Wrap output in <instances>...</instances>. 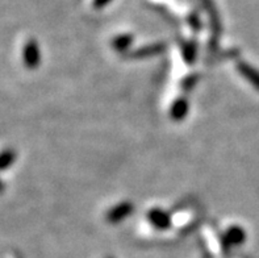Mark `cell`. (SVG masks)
<instances>
[{
	"mask_svg": "<svg viewBox=\"0 0 259 258\" xmlns=\"http://www.w3.org/2000/svg\"><path fill=\"white\" fill-rule=\"evenodd\" d=\"M187 101L186 100H181L178 101V103H175L174 107H172V116H174L175 119H182L184 116V115L187 114Z\"/></svg>",
	"mask_w": 259,
	"mask_h": 258,
	"instance_id": "5b68a950",
	"label": "cell"
},
{
	"mask_svg": "<svg viewBox=\"0 0 259 258\" xmlns=\"http://www.w3.org/2000/svg\"><path fill=\"white\" fill-rule=\"evenodd\" d=\"M23 59L26 67H29V69H36L37 66L39 65L41 54H39L38 44L34 40H29L24 46Z\"/></svg>",
	"mask_w": 259,
	"mask_h": 258,
	"instance_id": "6da1fadb",
	"label": "cell"
},
{
	"mask_svg": "<svg viewBox=\"0 0 259 258\" xmlns=\"http://www.w3.org/2000/svg\"><path fill=\"white\" fill-rule=\"evenodd\" d=\"M4 191V183L2 182V179H0V194L3 193Z\"/></svg>",
	"mask_w": 259,
	"mask_h": 258,
	"instance_id": "52a82bcc",
	"label": "cell"
},
{
	"mask_svg": "<svg viewBox=\"0 0 259 258\" xmlns=\"http://www.w3.org/2000/svg\"><path fill=\"white\" fill-rule=\"evenodd\" d=\"M133 211V206H131L129 203H122V204H118L117 207L109 211L108 213V219L109 222H120V220L125 219L129 213Z\"/></svg>",
	"mask_w": 259,
	"mask_h": 258,
	"instance_id": "7a4b0ae2",
	"label": "cell"
},
{
	"mask_svg": "<svg viewBox=\"0 0 259 258\" xmlns=\"http://www.w3.org/2000/svg\"><path fill=\"white\" fill-rule=\"evenodd\" d=\"M149 220L151 222V224H154L158 228H166V227L170 224V219L168 216L164 212L159 211V209H153L149 213Z\"/></svg>",
	"mask_w": 259,
	"mask_h": 258,
	"instance_id": "3957f363",
	"label": "cell"
},
{
	"mask_svg": "<svg viewBox=\"0 0 259 258\" xmlns=\"http://www.w3.org/2000/svg\"><path fill=\"white\" fill-rule=\"evenodd\" d=\"M17 158V153L13 149H6L0 153V171L7 170Z\"/></svg>",
	"mask_w": 259,
	"mask_h": 258,
	"instance_id": "277c9868",
	"label": "cell"
},
{
	"mask_svg": "<svg viewBox=\"0 0 259 258\" xmlns=\"http://www.w3.org/2000/svg\"><path fill=\"white\" fill-rule=\"evenodd\" d=\"M126 41L129 43L131 39H129V37H121V39L116 43V48H117V49H125V48H126Z\"/></svg>",
	"mask_w": 259,
	"mask_h": 258,
	"instance_id": "8992f818",
	"label": "cell"
}]
</instances>
